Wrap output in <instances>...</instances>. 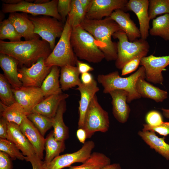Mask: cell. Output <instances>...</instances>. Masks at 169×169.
Segmentation results:
<instances>
[{"instance_id": "cell-1", "label": "cell", "mask_w": 169, "mask_h": 169, "mask_svg": "<svg viewBox=\"0 0 169 169\" xmlns=\"http://www.w3.org/2000/svg\"><path fill=\"white\" fill-rule=\"evenodd\" d=\"M52 51L48 42L39 38L15 42L0 40V53L13 57L27 67L41 58L46 59Z\"/></svg>"}, {"instance_id": "cell-2", "label": "cell", "mask_w": 169, "mask_h": 169, "mask_svg": "<svg viewBox=\"0 0 169 169\" xmlns=\"http://www.w3.org/2000/svg\"><path fill=\"white\" fill-rule=\"evenodd\" d=\"M80 25L91 34L98 42L100 49L106 60H116L117 44L112 41L111 37L115 32L122 30L115 21L110 17L100 20L85 18Z\"/></svg>"}, {"instance_id": "cell-3", "label": "cell", "mask_w": 169, "mask_h": 169, "mask_svg": "<svg viewBox=\"0 0 169 169\" xmlns=\"http://www.w3.org/2000/svg\"><path fill=\"white\" fill-rule=\"evenodd\" d=\"M70 40L78 58L94 63H100L105 59L98 42L80 25L72 28Z\"/></svg>"}, {"instance_id": "cell-4", "label": "cell", "mask_w": 169, "mask_h": 169, "mask_svg": "<svg viewBox=\"0 0 169 169\" xmlns=\"http://www.w3.org/2000/svg\"><path fill=\"white\" fill-rule=\"evenodd\" d=\"M141 76H146L145 69L143 66L127 77H122L117 71H115L106 74H99L97 79L103 87L104 93H109L110 91L115 90L127 92L128 94L127 102L129 103L141 97L136 90V83L138 78Z\"/></svg>"}, {"instance_id": "cell-5", "label": "cell", "mask_w": 169, "mask_h": 169, "mask_svg": "<svg viewBox=\"0 0 169 169\" xmlns=\"http://www.w3.org/2000/svg\"><path fill=\"white\" fill-rule=\"evenodd\" d=\"M112 37L118 40L115 65L119 69H122L127 63L136 57L146 56L149 52L150 45L146 40L141 38L130 42L125 33L122 31L115 32Z\"/></svg>"}, {"instance_id": "cell-6", "label": "cell", "mask_w": 169, "mask_h": 169, "mask_svg": "<svg viewBox=\"0 0 169 169\" xmlns=\"http://www.w3.org/2000/svg\"><path fill=\"white\" fill-rule=\"evenodd\" d=\"M72 29V28L67 18L59 40L45 60L46 66H57L61 68L66 65H76L78 58L74 52L70 40Z\"/></svg>"}, {"instance_id": "cell-7", "label": "cell", "mask_w": 169, "mask_h": 169, "mask_svg": "<svg viewBox=\"0 0 169 169\" xmlns=\"http://www.w3.org/2000/svg\"><path fill=\"white\" fill-rule=\"evenodd\" d=\"M110 126L108 112L98 102L95 95L92 100L86 111L83 128L87 138H90L96 132H106Z\"/></svg>"}, {"instance_id": "cell-8", "label": "cell", "mask_w": 169, "mask_h": 169, "mask_svg": "<svg viewBox=\"0 0 169 169\" xmlns=\"http://www.w3.org/2000/svg\"><path fill=\"white\" fill-rule=\"evenodd\" d=\"M34 27V33L48 42L52 50L55 46V40L60 38L65 23L49 16H33L28 14Z\"/></svg>"}, {"instance_id": "cell-9", "label": "cell", "mask_w": 169, "mask_h": 169, "mask_svg": "<svg viewBox=\"0 0 169 169\" xmlns=\"http://www.w3.org/2000/svg\"><path fill=\"white\" fill-rule=\"evenodd\" d=\"M58 1L52 0L44 4H39L22 0L18 3L14 5L3 3L2 11L4 13L21 12L33 16H49L62 21L61 17L57 10Z\"/></svg>"}, {"instance_id": "cell-10", "label": "cell", "mask_w": 169, "mask_h": 169, "mask_svg": "<svg viewBox=\"0 0 169 169\" xmlns=\"http://www.w3.org/2000/svg\"><path fill=\"white\" fill-rule=\"evenodd\" d=\"M95 146L92 141H85L81 148L75 152L59 155L48 163L44 162V168L45 169H62L70 167L75 163H83L90 157Z\"/></svg>"}, {"instance_id": "cell-11", "label": "cell", "mask_w": 169, "mask_h": 169, "mask_svg": "<svg viewBox=\"0 0 169 169\" xmlns=\"http://www.w3.org/2000/svg\"><path fill=\"white\" fill-rule=\"evenodd\" d=\"M45 59L41 58L31 66H23L18 69L19 77L23 86L40 87L52 68L45 65Z\"/></svg>"}, {"instance_id": "cell-12", "label": "cell", "mask_w": 169, "mask_h": 169, "mask_svg": "<svg viewBox=\"0 0 169 169\" xmlns=\"http://www.w3.org/2000/svg\"><path fill=\"white\" fill-rule=\"evenodd\" d=\"M140 64L145 69L146 78L148 81L162 84L163 81L162 72L169 65V55L157 57L151 54L142 58Z\"/></svg>"}, {"instance_id": "cell-13", "label": "cell", "mask_w": 169, "mask_h": 169, "mask_svg": "<svg viewBox=\"0 0 169 169\" xmlns=\"http://www.w3.org/2000/svg\"><path fill=\"white\" fill-rule=\"evenodd\" d=\"M127 0H92L91 5L87 12L85 18L100 20L110 17L115 10L125 11Z\"/></svg>"}, {"instance_id": "cell-14", "label": "cell", "mask_w": 169, "mask_h": 169, "mask_svg": "<svg viewBox=\"0 0 169 169\" xmlns=\"http://www.w3.org/2000/svg\"><path fill=\"white\" fill-rule=\"evenodd\" d=\"M12 90L16 102L21 106L27 115L45 98L40 87L22 86L16 89L12 88Z\"/></svg>"}, {"instance_id": "cell-15", "label": "cell", "mask_w": 169, "mask_h": 169, "mask_svg": "<svg viewBox=\"0 0 169 169\" xmlns=\"http://www.w3.org/2000/svg\"><path fill=\"white\" fill-rule=\"evenodd\" d=\"M149 4L148 0H129L125 7V11H132L136 15L139 22L141 38L145 40L148 37L150 30Z\"/></svg>"}, {"instance_id": "cell-16", "label": "cell", "mask_w": 169, "mask_h": 169, "mask_svg": "<svg viewBox=\"0 0 169 169\" xmlns=\"http://www.w3.org/2000/svg\"><path fill=\"white\" fill-rule=\"evenodd\" d=\"M76 89L79 91L80 94V98L79 102L78 128H83L88 107L93 98L100 89L97 86V81L94 79L91 83L88 84L81 83Z\"/></svg>"}, {"instance_id": "cell-17", "label": "cell", "mask_w": 169, "mask_h": 169, "mask_svg": "<svg viewBox=\"0 0 169 169\" xmlns=\"http://www.w3.org/2000/svg\"><path fill=\"white\" fill-rule=\"evenodd\" d=\"M12 23L18 33L25 40L39 38L40 37L34 33V27L28 14L21 12L9 13L8 18Z\"/></svg>"}, {"instance_id": "cell-18", "label": "cell", "mask_w": 169, "mask_h": 169, "mask_svg": "<svg viewBox=\"0 0 169 169\" xmlns=\"http://www.w3.org/2000/svg\"><path fill=\"white\" fill-rule=\"evenodd\" d=\"M21 131L33 147L36 155L43 159L45 138L33 123L25 117L19 126Z\"/></svg>"}, {"instance_id": "cell-19", "label": "cell", "mask_w": 169, "mask_h": 169, "mask_svg": "<svg viewBox=\"0 0 169 169\" xmlns=\"http://www.w3.org/2000/svg\"><path fill=\"white\" fill-rule=\"evenodd\" d=\"M109 94L112 98L113 115L119 122L125 123L130 112V107L126 103L128 93L124 90H115L110 91Z\"/></svg>"}, {"instance_id": "cell-20", "label": "cell", "mask_w": 169, "mask_h": 169, "mask_svg": "<svg viewBox=\"0 0 169 169\" xmlns=\"http://www.w3.org/2000/svg\"><path fill=\"white\" fill-rule=\"evenodd\" d=\"M110 17L119 25L121 30L126 34L129 40L133 42L141 38L139 29L134 21L131 19L129 13L122 9L114 11Z\"/></svg>"}, {"instance_id": "cell-21", "label": "cell", "mask_w": 169, "mask_h": 169, "mask_svg": "<svg viewBox=\"0 0 169 169\" xmlns=\"http://www.w3.org/2000/svg\"><path fill=\"white\" fill-rule=\"evenodd\" d=\"M7 139L14 143L28 157L35 155L34 149L20 130L19 125L13 122H8Z\"/></svg>"}, {"instance_id": "cell-22", "label": "cell", "mask_w": 169, "mask_h": 169, "mask_svg": "<svg viewBox=\"0 0 169 169\" xmlns=\"http://www.w3.org/2000/svg\"><path fill=\"white\" fill-rule=\"evenodd\" d=\"M18 62L8 55L0 53V66L4 75L13 89L20 88L22 84L19 77Z\"/></svg>"}, {"instance_id": "cell-23", "label": "cell", "mask_w": 169, "mask_h": 169, "mask_svg": "<svg viewBox=\"0 0 169 169\" xmlns=\"http://www.w3.org/2000/svg\"><path fill=\"white\" fill-rule=\"evenodd\" d=\"M69 97L68 94L63 93L50 95L45 98L38 104L34 107L32 112L37 113L48 117L53 118L60 103Z\"/></svg>"}, {"instance_id": "cell-24", "label": "cell", "mask_w": 169, "mask_h": 169, "mask_svg": "<svg viewBox=\"0 0 169 169\" xmlns=\"http://www.w3.org/2000/svg\"><path fill=\"white\" fill-rule=\"evenodd\" d=\"M146 76L140 77L136 83V90L143 97L151 99L157 102H162L167 98V93L146 81Z\"/></svg>"}, {"instance_id": "cell-25", "label": "cell", "mask_w": 169, "mask_h": 169, "mask_svg": "<svg viewBox=\"0 0 169 169\" xmlns=\"http://www.w3.org/2000/svg\"><path fill=\"white\" fill-rule=\"evenodd\" d=\"M138 135L151 148L169 160V144L165 141V138H159L152 131H140Z\"/></svg>"}, {"instance_id": "cell-26", "label": "cell", "mask_w": 169, "mask_h": 169, "mask_svg": "<svg viewBox=\"0 0 169 169\" xmlns=\"http://www.w3.org/2000/svg\"><path fill=\"white\" fill-rule=\"evenodd\" d=\"M60 70L59 67L52 66L43 81L40 88L45 98L63 93L59 79Z\"/></svg>"}, {"instance_id": "cell-27", "label": "cell", "mask_w": 169, "mask_h": 169, "mask_svg": "<svg viewBox=\"0 0 169 169\" xmlns=\"http://www.w3.org/2000/svg\"><path fill=\"white\" fill-rule=\"evenodd\" d=\"M66 110V102L64 100L60 103L53 118L54 135L58 141H65L69 137V128L65 124L63 119V114Z\"/></svg>"}, {"instance_id": "cell-28", "label": "cell", "mask_w": 169, "mask_h": 169, "mask_svg": "<svg viewBox=\"0 0 169 169\" xmlns=\"http://www.w3.org/2000/svg\"><path fill=\"white\" fill-rule=\"evenodd\" d=\"M80 74L76 66L68 65L61 67L59 82L62 90H68L80 84Z\"/></svg>"}, {"instance_id": "cell-29", "label": "cell", "mask_w": 169, "mask_h": 169, "mask_svg": "<svg viewBox=\"0 0 169 169\" xmlns=\"http://www.w3.org/2000/svg\"><path fill=\"white\" fill-rule=\"evenodd\" d=\"M0 117L8 122H13L20 125L27 115L21 106L15 102L13 104L6 106L0 102Z\"/></svg>"}, {"instance_id": "cell-30", "label": "cell", "mask_w": 169, "mask_h": 169, "mask_svg": "<svg viewBox=\"0 0 169 169\" xmlns=\"http://www.w3.org/2000/svg\"><path fill=\"white\" fill-rule=\"evenodd\" d=\"M44 148L45 155L44 162L47 163L64 151L65 148V141L57 140L52 131L45 138Z\"/></svg>"}, {"instance_id": "cell-31", "label": "cell", "mask_w": 169, "mask_h": 169, "mask_svg": "<svg viewBox=\"0 0 169 169\" xmlns=\"http://www.w3.org/2000/svg\"><path fill=\"white\" fill-rule=\"evenodd\" d=\"M110 163V159L105 154L95 152L92 153L90 157L81 165L70 166L69 169H101Z\"/></svg>"}, {"instance_id": "cell-32", "label": "cell", "mask_w": 169, "mask_h": 169, "mask_svg": "<svg viewBox=\"0 0 169 169\" xmlns=\"http://www.w3.org/2000/svg\"><path fill=\"white\" fill-rule=\"evenodd\" d=\"M149 33L151 36H159L169 41V13L153 19L152 28L149 30Z\"/></svg>"}, {"instance_id": "cell-33", "label": "cell", "mask_w": 169, "mask_h": 169, "mask_svg": "<svg viewBox=\"0 0 169 169\" xmlns=\"http://www.w3.org/2000/svg\"><path fill=\"white\" fill-rule=\"evenodd\" d=\"M86 14L79 0H71V10L67 18L72 28L80 25L85 18Z\"/></svg>"}, {"instance_id": "cell-34", "label": "cell", "mask_w": 169, "mask_h": 169, "mask_svg": "<svg viewBox=\"0 0 169 169\" xmlns=\"http://www.w3.org/2000/svg\"><path fill=\"white\" fill-rule=\"evenodd\" d=\"M27 117L43 136L53 127V118L35 112L30 113Z\"/></svg>"}, {"instance_id": "cell-35", "label": "cell", "mask_w": 169, "mask_h": 169, "mask_svg": "<svg viewBox=\"0 0 169 169\" xmlns=\"http://www.w3.org/2000/svg\"><path fill=\"white\" fill-rule=\"evenodd\" d=\"M0 24V40L8 39L11 42L21 41L22 37L8 18L3 20Z\"/></svg>"}, {"instance_id": "cell-36", "label": "cell", "mask_w": 169, "mask_h": 169, "mask_svg": "<svg viewBox=\"0 0 169 169\" xmlns=\"http://www.w3.org/2000/svg\"><path fill=\"white\" fill-rule=\"evenodd\" d=\"M0 102L6 106L10 105L15 102L12 87L3 74H0Z\"/></svg>"}, {"instance_id": "cell-37", "label": "cell", "mask_w": 169, "mask_h": 169, "mask_svg": "<svg viewBox=\"0 0 169 169\" xmlns=\"http://www.w3.org/2000/svg\"><path fill=\"white\" fill-rule=\"evenodd\" d=\"M148 15L150 20L158 15L169 13V0H150Z\"/></svg>"}, {"instance_id": "cell-38", "label": "cell", "mask_w": 169, "mask_h": 169, "mask_svg": "<svg viewBox=\"0 0 169 169\" xmlns=\"http://www.w3.org/2000/svg\"><path fill=\"white\" fill-rule=\"evenodd\" d=\"M0 151L8 155L12 160L17 159L25 160L24 156L17 146L13 142L5 139L0 138Z\"/></svg>"}, {"instance_id": "cell-39", "label": "cell", "mask_w": 169, "mask_h": 169, "mask_svg": "<svg viewBox=\"0 0 169 169\" xmlns=\"http://www.w3.org/2000/svg\"><path fill=\"white\" fill-rule=\"evenodd\" d=\"M71 0H58L57 10L62 18V22L65 23L71 8Z\"/></svg>"}, {"instance_id": "cell-40", "label": "cell", "mask_w": 169, "mask_h": 169, "mask_svg": "<svg viewBox=\"0 0 169 169\" xmlns=\"http://www.w3.org/2000/svg\"><path fill=\"white\" fill-rule=\"evenodd\" d=\"M143 131H152L158 133L160 135L166 136L169 134V122H163L156 125H151L147 124H143Z\"/></svg>"}, {"instance_id": "cell-41", "label": "cell", "mask_w": 169, "mask_h": 169, "mask_svg": "<svg viewBox=\"0 0 169 169\" xmlns=\"http://www.w3.org/2000/svg\"><path fill=\"white\" fill-rule=\"evenodd\" d=\"M146 120L147 124L156 126L163 122L161 114L156 110H151L148 112L146 116Z\"/></svg>"}, {"instance_id": "cell-42", "label": "cell", "mask_w": 169, "mask_h": 169, "mask_svg": "<svg viewBox=\"0 0 169 169\" xmlns=\"http://www.w3.org/2000/svg\"><path fill=\"white\" fill-rule=\"evenodd\" d=\"M142 58L137 57L127 63L121 69V75H126L136 70L140 64Z\"/></svg>"}, {"instance_id": "cell-43", "label": "cell", "mask_w": 169, "mask_h": 169, "mask_svg": "<svg viewBox=\"0 0 169 169\" xmlns=\"http://www.w3.org/2000/svg\"><path fill=\"white\" fill-rule=\"evenodd\" d=\"M12 161L8 155L0 151V169H12Z\"/></svg>"}, {"instance_id": "cell-44", "label": "cell", "mask_w": 169, "mask_h": 169, "mask_svg": "<svg viewBox=\"0 0 169 169\" xmlns=\"http://www.w3.org/2000/svg\"><path fill=\"white\" fill-rule=\"evenodd\" d=\"M25 160L30 162L32 169H45L43 166L44 161L36 155L29 157L26 156Z\"/></svg>"}, {"instance_id": "cell-45", "label": "cell", "mask_w": 169, "mask_h": 169, "mask_svg": "<svg viewBox=\"0 0 169 169\" xmlns=\"http://www.w3.org/2000/svg\"><path fill=\"white\" fill-rule=\"evenodd\" d=\"M8 121L3 118L0 117V138L7 139L8 132Z\"/></svg>"}, {"instance_id": "cell-46", "label": "cell", "mask_w": 169, "mask_h": 169, "mask_svg": "<svg viewBox=\"0 0 169 169\" xmlns=\"http://www.w3.org/2000/svg\"><path fill=\"white\" fill-rule=\"evenodd\" d=\"M76 65L80 74L89 72L93 71L94 68L88 64L78 60Z\"/></svg>"}, {"instance_id": "cell-47", "label": "cell", "mask_w": 169, "mask_h": 169, "mask_svg": "<svg viewBox=\"0 0 169 169\" xmlns=\"http://www.w3.org/2000/svg\"><path fill=\"white\" fill-rule=\"evenodd\" d=\"M80 78L81 82L85 84L91 83L94 79L92 75L89 72L81 74Z\"/></svg>"}, {"instance_id": "cell-48", "label": "cell", "mask_w": 169, "mask_h": 169, "mask_svg": "<svg viewBox=\"0 0 169 169\" xmlns=\"http://www.w3.org/2000/svg\"><path fill=\"white\" fill-rule=\"evenodd\" d=\"M76 136L80 142L84 144L87 138L85 130L82 128H78L76 131Z\"/></svg>"}, {"instance_id": "cell-49", "label": "cell", "mask_w": 169, "mask_h": 169, "mask_svg": "<svg viewBox=\"0 0 169 169\" xmlns=\"http://www.w3.org/2000/svg\"><path fill=\"white\" fill-rule=\"evenodd\" d=\"M80 3L86 13L90 8L92 0H79Z\"/></svg>"}, {"instance_id": "cell-50", "label": "cell", "mask_w": 169, "mask_h": 169, "mask_svg": "<svg viewBox=\"0 0 169 169\" xmlns=\"http://www.w3.org/2000/svg\"><path fill=\"white\" fill-rule=\"evenodd\" d=\"M101 169H121L119 163H115L106 165Z\"/></svg>"}, {"instance_id": "cell-51", "label": "cell", "mask_w": 169, "mask_h": 169, "mask_svg": "<svg viewBox=\"0 0 169 169\" xmlns=\"http://www.w3.org/2000/svg\"><path fill=\"white\" fill-rule=\"evenodd\" d=\"M22 0H2L3 3L9 5H14L18 3Z\"/></svg>"}, {"instance_id": "cell-52", "label": "cell", "mask_w": 169, "mask_h": 169, "mask_svg": "<svg viewBox=\"0 0 169 169\" xmlns=\"http://www.w3.org/2000/svg\"><path fill=\"white\" fill-rule=\"evenodd\" d=\"M164 116L166 118L169 119V109H166L163 108L161 109Z\"/></svg>"}, {"instance_id": "cell-53", "label": "cell", "mask_w": 169, "mask_h": 169, "mask_svg": "<svg viewBox=\"0 0 169 169\" xmlns=\"http://www.w3.org/2000/svg\"><path fill=\"white\" fill-rule=\"evenodd\" d=\"M49 0H35L34 3H36L44 4L49 2Z\"/></svg>"}]
</instances>
